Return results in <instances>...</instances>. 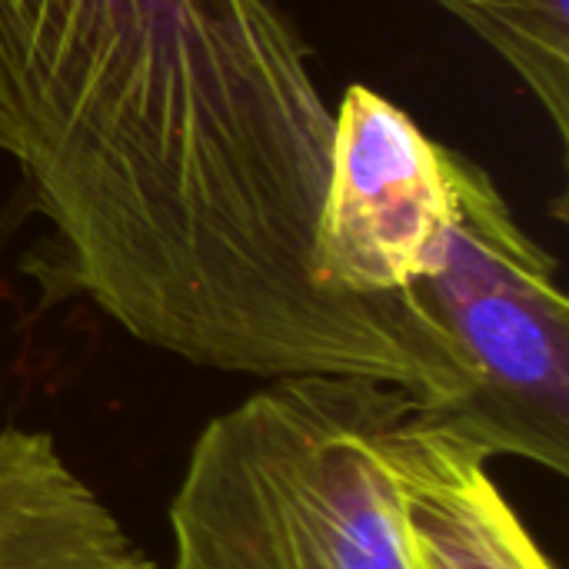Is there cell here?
Returning a JSON list of instances; mask_svg holds the SVG:
<instances>
[{
  "label": "cell",
  "mask_w": 569,
  "mask_h": 569,
  "mask_svg": "<svg viewBox=\"0 0 569 569\" xmlns=\"http://www.w3.org/2000/svg\"><path fill=\"white\" fill-rule=\"evenodd\" d=\"M330 130L277 0H0V153L47 227L20 260L47 303L193 367L363 377L440 417L463 380L420 297L313 280Z\"/></svg>",
  "instance_id": "1"
},
{
  "label": "cell",
  "mask_w": 569,
  "mask_h": 569,
  "mask_svg": "<svg viewBox=\"0 0 569 569\" xmlns=\"http://www.w3.org/2000/svg\"><path fill=\"white\" fill-rule=\"evenodd\" d=\"M413 413L410 393L363 377H280L217 413L170 500L167 569H410Z\"/></svg>",
  "instance_id": "2"
},
{
  "label": "cell",
  "mask_w": 569,
  "mask_h": 569,
  "mask_svg": "<svg viewBox=\"0 0 569 569\" xmlns=\"http://www.w3.org/2000/svg\"><path fill=\"white\" fill-rule=\"evenodd\" d=\"M450 213L413 283L443 330L463 393L427 420L493 457L563 477L569 467V303L557 260L490 173L447 147ZM420 417V413H417Z\"/></svg>",
  "instance_id": "3"
},
{
  "label": "cell",
  "mask_w": 569,
  "mask_h": 569,
  "mask_svg": "<svg viewBox=\"0 0 569 569\" xmlns=\"http://www.w3.org/2000/svg\"><path fill=\"white\" fill-rule=\"evenodd\" d=\"M450 213L447 147L383 93L350 83L333 110L310 270L343 300L413 290Z\"/></svg>",
  "instance_id": "4"
},
{
  "label": "cell",
  "mask_w": 569,
  "mask_h": 569,
  "mask_svg": "<svg viewBox=\"0 0 569 569\" xmlns=\"http://www.w3.org/2000/svg\"><path fill=\"white\" fill-rule=\"evenodd\" d=\"M487 463L483 450L413 413L400 453L410 569H557Z\"/></svg>",
  "instance_id": "5"
},
{
  "label": "cell",
  "mask_w": 569,
  "mask_h": 569,
  "mask_svg": "<svg viewBox=\"0 0 569 569\" xmlns=\"http://www.w3.org/2000/svg\"><path fill=\"white\" fill-rule=\"evenodd\" d=\"M0 569H153L50 433L0 430Z\"/></svg>",
  "instance_id": "6"
},
{
  "label": "cell",
  "mask_w": 569,
  "mask_h": 569,
  "mask_svg": "<svg viewBox=\"0 0 569 569\" xmlns=\"http://www.w3.org/2000/svg\"><path fill=\"white\" fill-rule=\"evenodd\" d=\"M463 20L569 137V0H437Z\"/></svg>",
  "instance_id": "7"
}]
</instances>
